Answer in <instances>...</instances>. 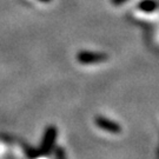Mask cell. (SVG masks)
Segmentation results:
<instances>
[{
  "instance_id": "obj_1",
  "label": "cell",
  "mask_w": 159,
  "mask_h": 159,
  "mask_svg": "<svg viewBox=\"0 0 159 159\" xmlns=\"http://www.w3.org/2000/svg\"><path fill=\"white\" fill-rule=\"evenodd\" d=\"M96 125L102 129V131H106L108 133H112V134H119L121 132V126L116 123L113 120L108 119L104 116H97L96 119H94Z\"/></svg>"
},
{
  "instance_id": "obj_2",
  "label": "cell",
  "mask_w": 159,
  "mask_h": 159,
  "mask_svg": "<svg viewBox=\"0 0 159 159\" xmlns=\"http://www.w3.org/2000/svg\"><path fill=\"white\" fill-rule=\"evenodd\" d=\"M79 61L85 64L90 63H98V61H102V60H106L107 56L104 54V53H91V52H81L78 56Z\"/></svg>"
}]
</instances>
